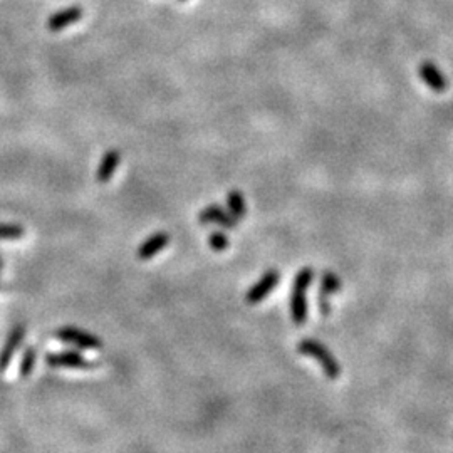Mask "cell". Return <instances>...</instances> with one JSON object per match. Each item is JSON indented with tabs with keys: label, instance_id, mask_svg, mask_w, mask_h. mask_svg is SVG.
<instances>
[{
	"label": "cell",
	"instance_id": "6da1fadb",
	"mask_svg": "<svg viewBox=\"0 0 453 453\" xmlns=\"http://www.w3.org/2000/svg\"><path fill=\"white\" fill-rule=\"evenodd\" d=\"M314 280V270L311 267H304L297 272L294 279L292 295H290V317L294 324L302 326L307 321V300L306 290Z\"/></svg>",
	"mask_w": 453,
	"mask_h": 453
},
{
	"label": "cell",
	"instance_id": "7a4b0ae2",
	"mask_svg": "<svg viewBox=\"0 0 453 453\" xmlns=\"http://www.w3.org/2000/svg\"><path fill=\"white\" fill-rule=\"evenodd\" d=\"M297 351L300 355L316 360L324 371V375L331 380H337L341 376V365L332 356V352L326 346L321 345L317 340H302L297 345Z\"/></svg>",
	"mask_w": 453,
	"mask_h": 453
},
{
	"label": "cell",
	"instance_id": "3957f363",
	"mask_svg": "<svg viewBox=\"0 0 453 453\" xmlns=\"http://www.w3.org/2000/svg\"><path fill=\"white\" fill-rule=\"evenodd\" d=\"M56 337L63 342H69V345L83 347V350H99V347H103V342L99 337L89 335L86 331H81L78 327H61L56 332Z\"/></svg>",
	"mask_w": 453,
	"mask_h": 453
},
{
	"label": "cell",
	"instance_id": "277c9868",
	"mask_svg": "<svg viewBox=\"0 0 453 453\" xmlns=\"http://www.w3.org/2000/svg\"><path fill=\"white\" fill-rule=\"evenodd\" d=\"M279 279H280L279 270H275V269L267 270L265 274L260 278L259 283H255L254 285H252V287L249 289V292L245 294L247 304L254 306V304H259L260 300H264L267 295H269L272 290L275 289V285L279 284Z\"/></svg>",
	"mask_w": 453,
	"mask_h": 453
},
{
	"label": "cell",
	"instance_id": "5b68a950",
	"mask_svg": "<svg viewBox=\"0 0 453 453\" xmlns=\"http://www.w3.org/2000/svg\"><path fill=\"white\" fill-rule=\"evenodd\" d=\"M47 366L51 368H71V370H89L93 365L76 351H61V352H49L46 356Z\"/></svg>",
	"mask_w": 453,
	"mask_h": 453
},
{
	"label": "cell",
	"instance_id": "8992f818",
	"mask_svg": "<svg viewBox=\"0 0 453 453\" xmlns=\"http://www.w3.org/2000/svg\"><path fill=\"white\" fill-rule=\"evenodd\" d=\"M24 337H26V324H16L12 327V331L9 332L7 341L4 342L2 351H0V373H6L7 371L14 352L21 347Z\"/></svg>",
	"mask_w": 453,
	"mask_h": 453
},
{
	"label": "cell",
	"instance_id": "52a82bcc",
	"mask_svg": "<svg viewBox=\"0 0 453 453\" xmlns=\"http://www.w3.org/2000/svg\"><path fill=\"white\" fill-rule=\"evenodd\" d=\"M198 222L202 223V225H212V223H215V225L223 228H235L238 223L235 218L230 215V212L218 207V205H208L207 208H203L198 215Z\"/></svg>",
	"mask_w": 453,
	"mask_h": 453
},
{
	"label": "cell",
	"instance_id": "ba28073f",
	"mask_svg": "<svg viewBox=\"0 0 453 453\" xmlns=\"http://www.w3.org/2000/svg\"><path fill=\"white\" fill-rule=\"evenodd\" d=\"M171 240L168 232H156L151 237H148L143 244L138 247V259L140 260H150L155 255H158L161 250L168 247Z\"/></svg>",
	"mask_w": 453,
	"mask_h": 453
},
{
	"label": "cell",
	"instance_id": "9c48e42d",
	"mask_svg": "<svg viewBox=\"0 0 453 453\" xmlns=\"http://www.w3.org/2000/svg\"><path fill=\"white\" fill-rule=\"evenodd\" d=\"M418 74H419V78H422L423 83H425L428 88L433 91V93H445L447 91L448 81H447L445 76L442 74V71L438 69L433 63H428V61H425V63L419 64Z\"/></svg>",
	"mask_w": 453,
	"mask_h": 453
},
{
	"label": "cell",
	"instance_id": "30bf717a",
	"mask_svg": "<svg viewBox=\"0 0 453 453\" xmlns=\"http://www.w3.org/2000/svg\"><path fill=\"white\" fill-rule=\"evenodd\" d=\"M83 14H84L83 9H81L79 6L63 9V11L52 14V16L49 17V21H47V29H49L51 32L63 31V29L79 22L81 17H83Z\"/></svg>",
	"mask_w": 453,
	"mask_h": 453
},
{
	"label": "cell",
	"instance_id": "8fae6325",
	"mask_svg": "<svg viewBox=\"0 0 453 453\" xmlns=\"http://www.w3.org/2000/svg\"><path fill=\"white\" fill-rule=\"evenodd\" d=\"M119 163H121V153L118 150H108L99 161L96 170V180L99 183H108L116 173Z\"/></svg>",
	"mask_w": 453,
	"mask_h": 453
},
{
	"label": "cell",
	"instance_id": "7c38bea8",
	"mask_svg": "<svg viewBox=\"0 0 453 453\" xmlns=\"http://www.w3.org/2000/svg\"><path fill=\"white\" fill-rule=\"evenodd\" d=\"M227 208L237 222H240L242 218L247 217V202L242 192H238V190H230V192L227 193Z\"/></svg>",
	"mask_w": 453,
	"mask_h": 453
},
{
	"label": "cell",
	"instance_id": "4fadbf2b",
	"mask_svg": "<svg viewBox=\"0 0 453 453\" xmlns=\"http://www.w3.org/2000/svg\"><path fill=\"white\" fill-rule=\"evenodd\" d=\"M341 287H342L341 279L337 278L335 272H332V270L324 272L322 279H321V287H319V292H322V294H326V295H331V294L340 292Z\"/></svg>",
	"mask_w": 453,
	"mask_h": 453
},
{
	"label": "cell",
	"instance_id": "5bb4252c",
	"mask_svg": "<svg viewBox=\"0 0 453 453\" xmlns=\"http://www.w3.org/2000/svg\"><path fill=\"white\" fill-rule=\"evenodd\" d=\"M36 355H37L36 347H27L26 352H24L21 366H19V375H21V378L26 380L32 375V370H34V365L37 360Z\"/></svg>",
	"mask_w": 453,
	"mask_h": 453
},
{
	"label": "cell",
	"instance_id": "9a60e30c",
	"mask_svg": "<svg viewBox=\"0 0 453 453\" xmlns=\"http://www.w3.org/2000/svg\"><path fill=\"white\" fill-rule=\"evenodd\" d=\"M24 233L26 228L19 223H0V240H19Z\"/></svg>",
	"mask_w": 453,
	"mask_h": 453
},
{
	"label": "cell",
	"instance_id": "2e32d148",
	"mask_svg": "<svg viewBox=\"0 0 453 453\" xmlns=\"http://www.w3.org/2000/svg\"><path fill=\"white\" fill-rule=\"evenodd\" d=\"M208 245L212 247V250H215V252H225L228 249V238L223 232L215 230V232L210 233Z\"/></svg>",
	"mask_w": 453,
	"mask_h": 453
},
{
	"label": "cell",
	"instance_id": "e0dca14e",
	"mask_svg": "<svg viewBox=\"0 0 453 453\" xmlns=\"http://www.w3.org/2000/svg\"><path fill=\"white\" fill-rule=\"evenodd\" d=\"M2 269H4V260H2V257H0V272H2Z\"/></svg>",
	"mask_w": 453,
	"mask_h": 453
},
{
	"label": "cell",
	"instance_id": "ac0fdd59",
	"mask_svg": "<svg viewBox=\"0 0 453 453\" xmlns=\"http://www.w3.org/2000/svg\"><path fill=\"white\" fill-rule=\"evenodd\" d=\"M180 2H185V0H180Z\"/></svg>",
	"mask_w": 453,
	"mask_h": 453
}]
</instances>
